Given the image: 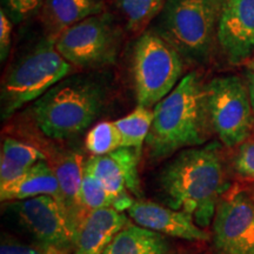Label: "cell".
Wrapping results in <instances>:
<instances>
[{
	"instance_id": "6da1fadb",
	"label": "cell",
	"mask_w": 254,
	"mask_h": 254,
	"mask_svg": "<svg viewBox=\"0 0 254 254\" xmlns=\"http://www.w3.org/2000/svg\"><path fill=\"white\" fill-rule=\"evenodd\" d=\"M158 184L168 207L189 213L199 227H208L230 186L219 145L196 146L178 152L159 173Z\"/></svg>"
},
{
	"instance_id": "7a4b0ae2",
	"label": "cell",
	"mask_w": 254,
	"mask_h": 254,
	"mask_svg": "<svg viewBox=\"0 0 254 254\" xmlns=\"http://www.w3.org/2000/svg\"><path fill=\"white\" fill-rule=\"evenodd\" d=\"M154 118L146 138L153 160L205 144L209 128L205 86L196 73L183 77L176 88L155 105Z\"/></svg>"
},
{
	"instance_id": "3957f363",
	"label": "cell",
	"mask_w": 254,
	"mask_h": 254,
	"mask_svg": "<svg viewBox=\"0 0 254 254\" xmlns=\"http://www.w3.org/2000/svg\"><path fill=\"white\" fill-rule=\"evenodd\" d=\"M106 95L99 78L85 74L66 77L34 101L32 118L47 138H75L99 118Z\"/></svg>"
},
{
	"instance_id": "277c9868",
	"label": "cell",
	"mask_w": 254,
	"mask_h": 254,
	"mask_svg": "<svg viewBox=\"0 0 254 254\" xmlns=\"http://www.w3.org/2000/svg\"><path fill=\"white\" fill-rule=\"evenodd\" d=\"M224 0H167L151 30L182 55L185 63H208L218 41Z\"/></svg>"
},
{
	"instance_id": "5b68a950",
	"label": "cell",
	"mask_w": 254,
	"mask_h": 254,
	"mask_svg": "<svg viewBox=\"0 0 254 254\" xmlns=\"http://www.w3.org/2000/svg\"><path fill=\"white\" fill-rule=\"evenodd\" d=\"M72 65L63 58L56 40L45 38L9 66L1 82V119L31 101L39 99L50 88L68 77Z\"/></svg>"
},
{
	"instance_id": "8992f818",
	"label": "cell",
	"mask_w": 254,
	"mask_h": 254,
	"mask_svg": "<svg viewBox=\"0 0 254 254\" xmlns=\"http://www.w3.org/2000/svg\"><path fill=\"white\" fill-rule=\"evenodd\" d=\"M185 60L153 30L142 32L133 52V80L139 106L152 109L183 79Z\"/></svg>"
},
{
	"instance_id": "52a82bcc",
	"label": "cell",
	"mask_w": 254,
	"mask_h": 254,
	"mask_svg": "<svg viewBox=\"0 0 254 254\" xmlns=\"http://www.w3.org/2000/svg\"><path fill=\"white\" fill-rule=\"evenodd\" d=\"M211 129L226 147L245 142L252 131L254 113L247 85L237 75H225L205 86Z\"/></svg>"
},
{
	"instance_id": "ba28073f",
	"label": "cell",
	"mask_w": 254,
	"mask_h": 254,
	"mask_svg": "<svg viewBox=\"0 0 254 254\" xmlns=\"http://www.w3.org/2000/svg\"><path fill=\"white\" fill-rule=\"evenodd\" d=\"M122 32L113 15L101 12L63 32L56 47L66 62L80 68H98L117 60Z\"/></svg>"
},
{
	"instance_id": "9c48e42d",
	"label": "cell",
	"mask_w": 254,
	"mask_h": 254,
	"mask_svg": "<svg viewBox=\"0 0 254 254\" xmlns=\"http://www.w3.org/2000/svg\"><path fill=\"white\" fill-rule=\"evenodd\" d=\"M214 254H254V199L246 190H227L212 221Z\"/></svg>"
},
{
	"instance_id": "30bf717a",
	"label": "cell",
	"mask_w": 254,
	"mask_h": 254,
	"mask_svg": "<svg viewBox=\"0 0 254 254\" xmlns=\"http://www.w3.org/2000/svg\"><path fill=\"white\" fill-rule=\"evenodd\" d=\"M18 220L38 243L74 251L77 233L60 202L55 196L40 195L36 198L12 201L9 205Z\"/></svg>"
},
{
	"instance_id": "8fae6325",
	"label": "cell",
	"mask_w": 254,
	"mask_h": 254,
	"mask_svg": "<svg viewBox=\"0 0 254 254\" xmlns=\"http://www.w3.org/2000/svg\"><path fill=\"white\" fill-rule=\"evenodd\" d=\"M140 154L134 148L120 147L105 155H92L85 161L84 168L91 172L114 198V209L128 211L140 198L141 186L138 172Z\"/></svg>"
},
{
	"instance_id": "7c38bea8",
	"label": "cell",
	"mask_w": 254,
	"mask_h": 254,
	"mask_svg": "<svg viewBox=\"0 0 254 254\" xmlns=\"http://www.w3.org/2000/svg\"><path fill=\"white\" fill-rule=\"evenodd\" d=\"M218 44L233 65L254 53V0H224L218 24Z\"/></svg>"
},
{
	"instance_id": "4fadbf2b",
	"label": "cell",
	"mask_w": 254,
	"mask_h": 254,
	"mask_svg": "<svg viewBox=\"0 0 254 254\" xmlns=\"http://www.w3.org/2000/svg\"><path fill=\"white\" fill-rule=\"evenodd\" d=\"M127 213L134 224L164 236L189 241L209 239L207 232L199 227L189 213L180 209L166 207L150 200L138 199Z\"/></svg>"
},
{
	"instance_id": "5bb4252c",
	"label": "cell",
	"mask_w": 254,
	"mask_h": 254,
	"mask_svg": "<svg viewBox=\"0 0 254 254\" xmlns=\"http://www.w3.org/2000/svg\"><path fill=\"white\" fill-rule=\"evenodd\" d=\"M84 164L85 161L82 160L81 155L75 152L62 153L50 163L59 183V202L67 215L69 224L77 233V237L82 221L88 214L81 200Z\"/></svg>"
},
{
	"instance_id": "9a60e30c",
	"label": "cell",
	"mask_w": 254,
	"mask_h": 254,
	"mask_svg": "<svg viewBox=\"0 0 254 254\" xmlns=\"http://www.w3.org/2000/svg\"><path fill=\"white\" fill-rule=\"evenodd\" d=\"M131 221L112 207L91 211L79 228L73 254H103L114 236Z\"/></svg>"
},
{
	"instance_id": "2e32d148",
	"label": "cell",
	"mask_w": 254,
	"mask_h": 254,
	"mask_svg": "<svg viewBox=\"0 0 254 254\" xmlns=\"http://www.w3.org/2000/svg\"><path fill=\"white\" fill-rule=\"evenodd\" d=\"M105 0H46L41 7V21L47 38L57 40L75 24L104 12Z\"/></svg>"
},
{
	"instance_id": "e0dca14e",
	"label": "cell",
	"mask_w": 254,
	"mask_h": 254,
	"mask_svg": "<svg viewBox=\"0 0 254 254\" xmlns=\"http://www.w3.org/2000/svg\"><path fill=\"white\" fill-rule=\"evenodd\" d=\"M40 195L55 196L59 201V183L49 160L39 161L14 183L0 187L1 201H17Z\"/></svg>"
},
{
	"instance_id": "ac0fdd59",
	"label": "cell",
	"mask_w": 254,
	"mask_h": 254,
	"mask_svg": "<svg viewBox=\"0 0 254 254\" xmlns=\"http://www.w3.org/2000/svg\"><path fill=\"white\" fill-rule=\"evenodd\" d=\"M103 254H174L163 234L129 221L114 236Z\"/></svg>"
},
{
	"instance_id": "d6986e66",
	"label": "cell",
	"mask_w": 254,
	"mask_h": 254,
	"mask_svg": "<svg viewBox=\"0 0 254 254\" xmlns=\"http://www.w3.org/2000/svg\"><path fill=\"white\" fill-rule=\"evenodd\" d=\"M154 112L151 109L144 106H136L131 113L118 120H116L120 134L123 138V147L134 148L141 154L152 123H153Z\"/></svg>"
},
{
	"instance_id": "ffe728a7",
	"label": "cell",
	"mask_w": 254,
	"mask_h": 254,
	"mask_svg": "<svg viewBox=\"0 0 254 254\" xmlns=\"http://www.w3.org/2000/svg\"><path fill=\"white\" fill-rule=\"evenodd\" d=\"M167 0H117L119 12L125 19L127 28L140 32L158 17Z\"/></svg>"
},
{
	"instance_id": "44dd1931",
	"label": "cell",
	"mask_w": 254,
	"mask_h": 254,
	"mask_svg": "<svg viewBox=\"0 0 254 254\" xmlns=\"http://www.w3.org/2000/svg\"><path fill=\"white\" fill-rule=\"evenodd\" d=\"M92 155H105L123 147V138L114 122H101L92 127L85 139Z\"/></svg>"
},
{
	"instance_id": "7402d4cb",
	"label": "cell",
	"mask_w": 254,
	"mask_h": 254,
	"mask_svg": "<svg viewBox=\"0 0 254 254\" xmlns=\"http://www.w3.org/2000/svg\"><path fill=\"white\" fill-rule=\"evenodd\" d=\"M81 200L82 205L90 213L91 211L106 207L114 208L116 201L109 190L97 179L93 174L84 168V176L81 183Z\"/></svg>"
},
{
	"instance_id": "603a6c76",
	"label": "cell",
	"mask_w": 254,
	"mask_h": 254,
	"mask_svg": "<svg viewBox=\"0 0 254 254\" xmlns=\"http://www.w3.org/2000/svg\"><path fill=\"white\" fill-rule=\"evenodd\" d=\"M0 155L24 168H31L41 160H49V157L36 146L9 136L4 139Z\"/></svg>"
},
{
	"instance_id": "cb8c5ba5",
	"label": "cell",
	"mask_w": 254,
	"mask_h": 254,
	"mask_svg": "<svg viewBox=\"0 0 254 254\" xmlns=\"http://www.w3.org/2000/svg\"><path fill=\"white\" fill-rule=\"evenodd\" d=\"M72 251L45 244H26L18 240H2L0 254H71Z\"/></svg>"
},
{
	"instance_id": "d4e9b609",
	"label": "cell",
	"mask_w": 254,
	"mask_h": 254,
	"mask_svg": "<svg viewBox=\"0 0 254 254\" xmlns=\"http://www.w3.org/2000/svg\"><path fill=\"white\" fill-rule=\"evenodd\" d=\"M4 9L17 23L25 20L43 7L46 0H1Z\"/></svg>"
},
{
	"instance_id": "484cf974",
	"label": "cell",
	"mask_w": 254,
	"mask_h": 254,
	"mask_svg": "<svg viewBox=\"0 0 254 254\" xmlns=\"http://www.w3.org/2000/svg\"><path fill=\"white\" fill-rule=\"evenodd\" d=\"M233 166L239 176L247 179H254V140H246L239 145L233 160Z\"/></svg>"
},
{
	"instance_id": "4316f807",
	"label": "cell",
	"mask_w": 254,
	"mask_h": 254,
	"mask_svg": "<svg viewBox=\"0 0 254 254\" xmlns=\"http://www.w3.org/2000/svg\"><path fill=\"white\" fill-rule=\"evenodd\" d=\"M12 23L5 9H0V59L5 62L8 57L12 41Z\"/></svg>"
},
{
	"instance_id": "83f0119b",
	"label": "cell",
	"mask_w": 254,
	"mask_h": 254,
	"mask_svg": "<svg viewBox=\"0 0 254 254\" xmlns=\"http://www.w3.org/2000/svg\"><path fill=\"white\" fill-rule=\"evenodd\" d=\"M246 77V85L249 88V93L251 98V104H252V109L254 113V71L253 69H249L245 73Z\"/></svg>"
},
{
	"instance_id": "f1b7e54d",
	"label": "cell",
	"mask_w": 254,
	"mask_h": 254,
	"mask_svg": "<svg viewBox=\"0 0 254 254\" xmlns=\"http://www.w3.org/2000/svg\"><path fill=\"white\" fill-rule=\"evenodd\" d=\"M249 68L250 69H253V71H254V56H253L252 60H251V62L249 63Z\"/></svg>"
},
{
	"instance_id": "f546056e",
	"label": "cell",
	"mask_w": 254,
	"mask_h": 254,
	"mask_svg": "<svg viewBox=\"0 0 254 254\" xmlns=\"http://www.w3.org/2000/svg\"><path fill=\"white\" fill-rule=\"evenodd\" d=\"M251 195H252V198L254 199V187H253V190H252V194H251Z\"/></svg>"
}]
</instances>
